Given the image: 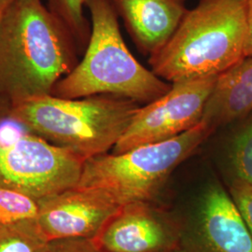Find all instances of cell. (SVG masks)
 I'll list each match as a JSON object with an SVG mask.
<instances>
[{"mask_svg":"<svg viewBox=\"0 0 252 252\" xmlns=\"http://www.w3.org/2000/svg\"><path fill=\"white\" fill-rule=\"evenodd\" d=\"M187 252H252V235L229 191L212 182L204 191Z\"/></svg>","mask_w":252,"mask_h":252,"instance_id":"cell-9","label":"cell"},{"mask_svg":"<svg viewBox=\"0 0 252 252\" xmlns=\"http://www.w3.org/2000/svg\"><path fill=\"white\" fill-rule=\"evenodd\" d=\"M50 252H105L93 239L79 238L52 242Z\"/></svg>","mask_w":252,"mask_h":252,"instance_id":"cell-18","label":"cell"},{"mask_svg":"<svg viewBox=\"0 0 252 252\" xmlns=\"http://www.w3.org/2000/svg\"><path fill=\"white\" fill-rule=\"evenodd\" d=\"M178 252L177 251H174V252Z\"/></svg>","mask_w":252,"mask_h":252,"instance_id":"cell-22","label":"cell"},{"mask_svg":"<svg viewBox=\"0 0 252 252\" xmlns=\"http://www.w3.org/2000/svg\"><path fill=\"white\" fill-rule=\"evenodd\" d=\"M247 38V0H200L149 63L170 83L218 77L246 57Z\"/></svg>","mask_w":252,"mask_h":252,"instance_id":"cell-2","label":"cell"},{"mask_svg":"<svg viewBox=\"0 0 252 252\" xmlns=\"http://www.w3.org/2000/svg\"><path fill=\"white\" fill-rule=\"evenodd\" d=\"M14 0H0V14L6 9L9 4Z\"/></svg>","mask_w":252,"mask_h":252,"instance_id":"cell-21","label":"cell"},{"mask_svg":"<svg viewBox=\"0 0 252 252\" xmlns=\"http://www.w3.org/2000/svg\"><path fill=\"white\" fill-rule=\"evenodd\" d=\"M37 211L36 199L15 190L0 188V226L36 220Z\"/></svg>","mask_w":252,"mask_h":252,"instance_id":"cell-16","label":"cell"},{"mask_svg":"<svg viewBox=\"0 0 252 252\" xmlns=\"http://www.w3.org/2000/svg\"><path fill=\"white\" fill-rule=\"evenodd\" d=\"M139 108L113 94L74 99L47 94L11 105L9 121L87 160L112 150Z\"/></svg>","mask_w":252,"mask_h":252,"instance_id":"cell-4","label":"cell"},{"mask_svg":"<svg viewBox=\"0 0 252 252\" xmlns=\"http://www.w3.org/2000/svg\"><path fill=\"white\" fill-rule=\"evenodd\" d=\"M228 191L252 235V184L231 180Z\"/></svg>","mask_w":252,"mask_h":252,"instance_id":"cell-17","label":"cell"},{"mask_svg":"<svg viewBox=\"0 0 252 252\" xmlns=\"http://www.w3.org/2000/svg\"><path fill=\"white\" fill-rule=\"evenodd\" d=\"M215 130L206 123L161 142L122 153H104L85 160L78 187L100 189L119 206L154 198L172 173Z\"/></svg>","mask_w":252,"mask_h":252,"instance_id":"cell-5","label":"cell"},{"mask_svg":"<svg viewBox=\"0 0 252 252\" xmlns=\"http://www.w3.org/2000/svg\"><path fill=\"white\" fill-rule=\"evenodd\" d=\"M85 7L91 35L83 58L58 81L52 94L68 99L113 94L146 105L171 89L172 83L146 68L129 51L108 0H86Z\"/></svg>","mask_w":252,"mask_h":252,"instance_id":"cell-3","label":"cell"},{"mask_svg":"<svg viewBox=\"0 0 252 252\" xmlns=\"http://www.w3.org/2000/svg\"><path fill=\"white\" fill-rule=\"evenodd\" d=\"M227 127L231 128L226 151L230 181L252 184V112Z\"/></svg>","mask_w":252,"mask_h":252,"instance_id":"cell-13","label":"cell"},{"mask_svg":"<svg viewBox=\"0 0 252 252\" xmlns=\"http://www.w3.org/2000/svg\"><path fill=\"white\" fill-rule=\"evenodd\" d=\"M252 112V56H246L217 78L202 122L215 131Z\"/></svg>","mask_w":252,"mask_h":252,"instance_id":"cell-12","label":"cell"},{"mask_svg":"<svg viewBox=\"0 0 252 252\" xmlns=\"http://www.w3.org/2000/svg\"><path fill=\"white\" fill-rule=\"evenodd\" d=\"M248 8V38L245 55L252 56V0H247Z\"/></svg>","mask_w":252,"mask_h":252,"instance_id":"cell-19","label":"cell"},{"mask_svg":"<svg viewBox=\"0 0 252 252\" xmlns=\"http://www.w3.org/2000/svg\"><path fill=\"white\" fill-rule=\"evenodd\" d=\"M86 0H47V7L72 34L78 49L85 50L91 35V23L84 14Z\"/></svg>","mask_w":252,"mask_h":252,"instance_id":"cell-15","label":"cell"},{"mask_svg":"<svg viewBox=\"0 0 252 252\" xmlns=\"http://www.w3.org/2000/svg\"><path fill=\"white\" fill-rule=\"evenodd\" d=\"M138 50L148 56L169 40L188 9L186 0H108Z\"/></svg>","mask_w":252,"mask_h":252,"instance_id":"cell-11","label":"cell"},{"mask_svg":"<svg viewBox=\"0 0 252 252\" xmlns=\"http://www.w3.org/2000/svg\"><path fill=\"white\" fill-rule=\"evenodd\" d=\"M93 240L105 252H170L178 248L175 231L148 202L122 206Z\"/></svg>","mask_w":252,"mask_h":252,"instance_id":"cell-10","label":"cell"},{"mask_svg":"<svg viewBox=\"0 0 252 252\" xmlns=\"http://www.w3.org/2000/svg\"><path fill=\"white\" fill-rule=\"evenodd\" d=\"M10 108L11 103L5 98L0 97V125L5 121H9Z\"/></svg>","mask_w":252,"mask_h":252,"instance_id":"cell-20","label":"cell"},{"mask_svg":"<svg viewBox=\"0 0 252 252\" xmlns=\"http://www.w3.org/2000/svg\"><path fill=\"white\" fill-rule=\"evenodd\" d=\"M72 34L42 0H14L0 14V97L11 105L52 94L79 63Z\"/></svg>","mask_w":252,"mask_h":252,"instance_id":"cell-1","label":"cell"},{"mask_svg":"<svg viewBox=\"0 0 252 252\" xmlns=\"http://www.w3.org/2000/svg\"><path fill=\"white\" fill-rule=\"evenodd\" d=\"M217 78L172 83L166 94L138 108L112 153L168 140L199 125Z\"/></svg>","mask_w":252,"mask_h":252,"instance_id":"cell-7","label":"cell"},{"mask_svg":"<svg viewBox=\"0 0 252 252\" xmlns=\"http://www.w3.org/2000/svg\"><path fill=\"white\" fill-rule=\"evenodd\" d=\"M85 159L28 133L0 140V188L40 200L76 187Z\"/></svg>","mask_w":252,"mask_h":252,"instance_id":"cell-6","label":"cell"},{"mask_svg":"<svg viewBox=\"0 0 252 252\" xmlns=\"http://www.w3.org/2000/svg\"><path fill=\"white\" fill-rule=\"evenodd\" d=\"M36 222L51 241L94 239L121 206L108 192L73 187L37 200Z\"/></svg>","mask_w":252,"mask_h":252,"instance_id":"cell-8","label":"cell"},{"mask_svg":"<svg viewBox=\"0 0 252 252\" xmlns=\"http://www.w3.org/2000/svg\"><path fill=\"white\" fill-rule=\"evenodd\" d=\"M51 248L36 220L0 226V252H50Z\"/></svg>","mask_w":252,"mask_h":252,"instance_id":"cell-14","label":"cell"}]
</instances>
